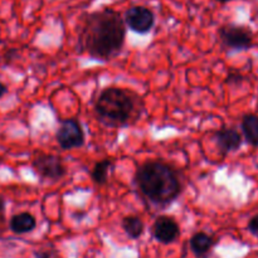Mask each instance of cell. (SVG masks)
Wrapping results in <instances>:
<instances>
[{
  "label": "cell",
  "mask_w": 258,
  "mask_h": 258,
  "mask_svg": "<svg viewBox=\"0 0 258 258\" xmlns=\"http://www.w3.org/2000/svg\"><path fill=\"white\" fill-rule=\"evenodd\" d=\"M121 226H122L125 233L133 239L140 238L141 234L144 233V228H145V227H144V222L141 221V218H139V217L136 216L125 217V218L122 219Z\"/></svg>",
  "instance_id": "cell-14"
},
{
  "label": "cell",
  "mask_w": 258,
  "mask_h": 258,
  "mask_svg": "<svg viewBox=\"0 0 258 258\" xmlns=\"http://www.w3.org/2000/svg\"><path fill=\"white\" fill-rule=\"evenodd\" d=\"M143 101L126 88L106 87L95 102L97 118L108 127H123L135 122L141 115Z\"/></svg>",
  "instance_id": "cell-3"
},
{
  "label": "cell",
  "mask_w": 258,
  "mask_h": 258,
  "mask_svg": "<svg viewBox=\"0 0 258 258\" xmlns=\"http://www.w3.org/2000/svg\"><path fill=\"white\" fill-rule=\"evenodd\" d=\"M38 258H50V257L48 256L47 253H43V254H39V256H38Z\"/></svg>",
  "instance_id": "cell-19"
},
{
  "label": "cell",
  "mask_w": 258,
  "mask_h": 258,
  "mask_svg": "<svg viewBox=\"0 0 258 258\" xmlns=\"http://www.w3.org/2000/svg\"><path fill=\"white\" fill-rule=\"evenodd\" d=\"M242 81V77L239 75H229L228 78H227V83H233V82H241Z\"/></svg>",
  "instance_id": "cell-17"
},
{
  "label": "cell",
  "mask_w": 258,
  "mask_h": 258,
  "mask_svg": "<svg viewBox=\"0 0 258 258\" xmlns=\"http://www.w3.org/2000/svg\"><path fill=\"white\" fill-rule=\"evenodd\" d=\"M112 161L108 160V159L97 161L93 166L92 171H91V178H92L93 183L97 184V185H105L108 181V171L112 169Z\"/></svg>",
  "instance_id": "cell-13"
},
{
  "label": "cell",
  "mask_w": 258,
  "mask_h": 258,
  "mask_svg": "<svg viewBox=\"0 0 258 258\" xmlns=\"http://www.w3.org/2000/svg\"><path fill=\"white\" fill-rule=\"evenodd\" d=\"M248 229H249V232L253 234V236H256L258 238V214H257V216H254L253 218L249 221Z\"/></svg>",
  "instance_id": "cell-15"
},
{
  "label": "cell",
  "mask_w": 258,
  "mask_h": 258,
  "mask_svg": "<svg viewBox=\"0 0 258 258\" xmlns=\"http://www.w3.org/2000/svg\"><path fill=\"white\" fill-rule=\"evenodd\" d=\"M125 25L139 34H148L155 24V15L145 7H133L125 13Z\"/></svg>",
  "instance_id": "cell-7"
},
{
  "label": "cell",
  "mask_w": 258,
  "mask_h": 258,
  "mask_svg": "<svg viewBox=\"0 0 258 258\" xmlns=\"http://www.w3.org/2000/svg\"><path fill=\"white\" fill-rule=\"evenodd\" d=\"M153 234L158 242L163 244L173 243L180 234L178 223L171 217L160 216L156 218L153 227Z\"/></svg>",
  "instance_id": "cell-8"
},
{
  "label": "cell",
  "mask_w": 258,
  "mask_h": 258,
  "mask_svg": "<svg viewBox=\"0 0 258 258\" xmlns=\"http://www.w3.org/2000/svg\"><path fill=\"white\" fill-rule=\"evenodd\" d=\"M4 212H5V202L4 199L0 198V227L4 223Z\"/></svg>",
  "instance_id": "cell-16"
},
{
  "label": "cell",
  "mask_w": 258,
  "mask_h": 258,
  "mask_svg": "<svg viewBox=\"0 0 258 258\" xmlns=\"http://www.w3.org/2000/svg\"><path fill=\"white\" fill-rule=\"evenodd\" d=\"M212 247H213V238L204 232L196 233L190 238V248L196 253V256H204L208 253Z\"/></svg>",
  "instance_id": "cell-12"
},
{
  "label": "cell",
  "mask_w": 258,
  "mask_h": 258,
  "mask_svg": "<svg viewBox=\"0 0 258 258\" xmlns=\"http://www.w3.org/2000/svg\"><path fill=\"white\" fill-rule=\"evenodd\" d=\"M214 140H216L219 150L223 154L237 151L241 148L242 143H243L241 134L236 128L232 127H223L221 130L216 131V134H214Z\"/></svg>",
  "instance_id": "cell-9"
},
{
  "label": "cell",
  "mask_w": 258,
  "mask_h": 258,
  "mask_svg": "<svg viewBox=\"0 0 258 258\" xmlns=\"http://www.w3.org/2000/svg\"><path fill=\"white\" fill-rule=\"evenodd\" d=\"M218 37L222 45L231 50H246L251 48L253 34L243 25L227 24L219 28Z\"/></svg>",
  "instance_id": "cell-4"
},
{
  "label": "cell",
  "mask_w": 258,
  "mask_h": 258,
  "mask_svg": "<svg viewBox=\"0 0 258 258\" xmlns=\"http://www.w3.org/2000/svg\"><path fill=\"white\" fill-rule=\"evenodd\" d=\"M217 2H219V3H227V2H231V0H217Z\"/></svg>",
  "instance_id": "cell-20"
},
{
  "label": "cell",
  "mask_w": 258,
  "mask_h": 258,
  "mask_svg": "<svg viewBox=\"0 0 258 258\" xmlns=\"http://www.w3.org/2000/svg\"><path fill=\"white\" fill-rule=\"evenodd\" d=\"M33 169L42 180L57 181L67 174L62 159L52 154H40L33 160Z\"/></svg>",
  "instance_id": "cell-6"
},
{
  "label": "cell",
  "mask_w": 258,
  "mask_h": 258,
  "mask_svg": "<svg viewBox=\"0 0 258 258\" xmlns=\"http://www.w3.org/2000/svg\"><path fill=\"white\" fill-rule=\"evenodd\" d=\"M241 127L247 143L258 148V116L253 113L244 115L242 118Z\"/></svg>",
  "instance_id": "cell-11"
},
{
  "label": "cell",
  "mask_w": 258,
  "mask_h": 258,
  "mask_svg": "<svg viewBox=\"0 0 258 258\" xmlns=\"http://www.w3.org/2000/svg\"><path fill=\"white\" fill-rule=\"evenodd\" d=\"M9 227L17 234L29 233L37 227V221L30 213L23 212V213L15 214V216L12 217L9 222Z\"/></svg>",
  "instance_id": "cell-10"
},
{
  "label": "cell",
  "mask_w": 258,
  "mask_h": 258,
  "mask_svg": "<svg viewBox=\"0 0 258 258\" xmlns=\"http://www.w3.org/2000/svg\"><path fill=\"white\" fill-rule=\"evenodd\" d=\"M126 25L117 12L103 9L88 14L78 33V50L98 62L113 59L122 49Z\"/></svg>",
  "instance_id": "cell-1"
},
{
  "label": "cell",
  "mask_w": 258,
  "mask_h": 258,
  "mask_svg": "<svg viewBox=\"0 0 258 258\" xmlns=\"http://www.w3.org/2000/svg\"><path fill=\"white\" fill-rule=\"evenodd\" d=\"M134 181L140 193L159 207L169 206L181 193V183L175 169L159 160L141 164Z\"/></svg>",
  "instance_id": "cell-2"
},
{
  "label": "cell",
  "mask_w": 258,
  "mask_h": 258,
  "mask_svg": "<svg viewBox=\"0 0 258 258\" xmlns=\"http://www.w3.org/2000/svg\"><path fill=\"white\" fill-rule=\"evenodd\" d=\"M7 92H8L7 86H5L4 83L0 82V98H2L4 95H7Z\"/></svg>",
  "instance_id": "cell-18"
},
{
  "label": "cell",
  "mask_w": 258,
  "mask_h": 258,
  "mask_svg": "<svg viewBox=\"0 0 258 258\" xmlns=\"http://www.w3.org/2000/svg\"><path fill=\"white\" fill-rule=\"evenodd\" d=\"M55 140L63 150L78 149L85 144V131L77 118H67L60 121L55 133Z\"/></svg>",
  "instance_id": "cell-5"
}]
</instances>
